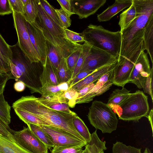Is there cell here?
Listing matches in <instances>:
<instances>
[{
  "instance_id": "obj_1",
  "label": "cell",
  "mask_w": 153,
  "mask_h": 153,
  "mask_svg": "<svg viewBox=\"0 0 153 153\" xmlns=\"http://www.w3.org/2000/svg\"><path fill=\"white\" fill-rule=\"evenodd\" d=\"M136 11L134 20L121 33L118 59L125 58L134 63L145 50L143 36L146 24L153 14V0H132Z\"/></svg>"
},
{
  "instance_id": "obj_2",
  "label": "cell",
  "mask_w": 153,
  "mask_h": 153,
  "mask_svg": "<svg viewBox=\"0 0 153 153\" xmlns=\"http://www.w3.org/2000/svg\"><path fill=\"white\" fill-rule=\"evenodd\" d=\"M12 107L33 114L48 123L50 126L65 130L86 142L74 126L73 119L76 114H70L48 108L39 102L37 97L33 95L22 97L13 103Z\"/></svg>"
},
{
  "instance_id": "obj_3",
  "label": "cell",
  "mask_w": 153,
  "mask_h": 153,
  "mask_svg": "<svg viewBox=\"0 0 153 153\" xmlns=\"http://www.w3.org/2000/svg\"><path fill=\"white\" fill-rule=\"evenodd\" d=\"M35 1L38 13L35 22L46 41L53 45L65 58L82 47V45L69 40L66 36L64 28L57 25L48 15L39 0H35Z\"/></svg>"
},
{
  "instance_id": "obj_4",
  "label": "cell",
  "mask_w": 153,
  "mask_h": 153,
  "mask_svg": "<svg viewBox=\"0 0 153 153\" xmlns=\"http://www.w3.org/2000/svg\"><path fill=\"white\" fill-rule=\"evenodd\" d=\"M81 35L85 42L119 58L121 43L120 31L113 32L106 29L101 25L91 24Z\"/></svg>"
},
{
  "instance_id": "obj_5",
  "label": "cell",
  "mask_w": 153,
  "mask_h": 153,
  "mask_svg": "<svg viewBox=\"0 0 153 153\" xmlns=\"http://www.w3.org/2000/svg\"><path fill=\"white\" fill-rule=\"evenodd\" d=\"M10 51V60L18 66L22 75L18 80L23 82L30 90L31 93L41 94L42 87L40 81V74L38 72L37 63H31L19 47L18 42L9 45Z\"/></svg>"
},
{
  "instance_id": "obj_6",
  "label": "cell",
  "mask_w": 153,
  "mask_h": 153,
  "mask_svg": "<svg viewBox=\"0 0 153 153\" xmlns=\"http://www.w3.org/2000/svg\"><path fill=\"white\" fill-rule=\"evenodd\" d=\"M114 112L119 119L138 122L142 117H146L149 112L148 96L139 90L130 93Z\"/></svg>"
},
{
  "instance_id": "obj_7",
  "label": "cell",
  "mask_w": 153,
  "mask_h": 153,
  "mask_svg": "<svg viewBox=\"0 0 153 153\" xmlns=\"http://www.w3.org/2000/svg\"><path fill=\"white\" fill-rule=\"evenodd\" d=\"M87 116L90 124L103 133H110L117 129L118 120L116 114L107 104L94 101L89 108Z\"/></svg>"
},
{
  "instance_id": "obj_8",
  "label": "cell",
  "mask_w": 153,
  "mask_h": 153,
  "mask_svg": "<svg viewBox=\"0 0 153 153\" xmlns=\"http://www.w3.org/2000/svg\"><path fill=\"white\" fill-rule=\"evenodd\" d=\"M14 25L18 37L19 45L31 63L40 62L38 54L32 44L27 32L26 21L22 15L14 11L13 12Z\"/></svg>"
},
{
  "instance_id": "obj_9",
  "label": "cell",
  "mask_w": 153,
  "mask_h": 153,
  "mask_svg": "<svg viewBox=\"0 0 153 153\" xmlns=\"http://www.w3.org/2000/svg\"><path fill=\"white\" fill-rule=\"evenodd\" d=\"M14 140L31 153H48V148L32 132L29 128L24 127L20 131L13 130Z\"/></svg>"
},
{
  "instance_id": "obj_10",
  "label": "cell",
  "mask_w": 153,
  "mask_h": 153,
  "mask_svg": "<svg viewBox=\"0 0 153 153\" xmlns=\"http://www.w3.org/2000/svg\"><path fill=\"white\" fill-rule=\"evenodd\" d=\"M118 59L108 52L91 46L79 72L94 71L104 65L116 62Z\"/></svg>"
},
{
  "instance_id": "obj_11",
  "label": "cell",
  "mask_w": 153,
  "mask_h": 153,
  "mask_svg": "<svg viewBox=\"0 0 153 153\" xmlns=\"http://www.w3.org/2000/svg\"><path fill=\"white\" fill-rule=\"evenodd\" d=\"M49 135L54 146H80L82 147L87 143L83 141L67 131L50 126H40Z\"/></svg>"
},
{
  "instance_id": "obj_12",
  "label": "cell",
  "mask_w": 153,
  "mask_h": 153,
  "mask_svg": "<svg viewBox=\"0 0 153 153\" xmlns=\"http://www.w3.org/2000/svg\"><path fill=\"white\" fill-rule=\"evenodd\" d=\"M148 53L142 51L139 56L132 71L129 82L135 84L139 88H143L151 68Z\"/></svg>"
},
{
  "instance_id": "obj_13",
  "label": "cell",
  "mask_w": 153,
  "mask_h": 153,
  "mask_svg": "<svg viewBox=\"0 0 153 153\" xmlns=\"http://www.w3.org/2000/svg\"><path fill=\"white\" fill-rule=\"evenodd\" d=\"M135 64L125 58L118 59L112 71L111 80L113 84L123 87L129 83Z\"/></svg>"
},
{
  "instance_id": "obj_14",
  "label": "cell",
  "mask_w": 153,
  "mask_h": 153,
  "mask_svg": "<svg viewBox=\"0 0 153 153\" xmlns=\"http://www.w3.org/2000/svg\"><path fill=\"white\" fill-rule=\"evenodd\" d=\"M26 25L31 42L39 57L40 62L43 66L47 56L46 40L35 22L30 24L26 21Z\"/></svg>"
},
{
  "instance_id": "obj_15",
  "label": "cell",
  "mask_w": 153,
  "mask_h": 153,
  "mask_svg": "<svg viewBox=\"0 0 153 153\" xmlns=\"http://www.w3.org/2000/svg\"><path fill=\"white\" fill-rule=\"evenodd\" d=\"M106 0H71L73 12L79 19L94 14L106 3Z\"/></svg>"
},
{
  "instance_id": "obj_16",
  "label": "cell",
  "mask_w": 153,
  "mask_h": 153,
  "mask_svg": "<svg viewBox=\"0 0 153 153\" xmlns=\"http://www.w3.org/2000/svg\"><path fill=\"white\" fill-rule=\"evenodd\" d=\"M112 70L102 76L90 91L82 97L76 100V104L89 102L95 97L101 95L108 91L113 84L111 80Z\"/></svg>"
},
{
  "instance_id": "obj_17",
  "label": "cell",
  "mask_w": 153,
  "mask_h": 153,
  "mask_svg": "<svg viewBox=\"0 0 153 153\" xmlns=\"http://www.w3.org/2000/svg\"><path fill=\"white\" fill-rule=\"evenodd\" d=\"M118 60L114 62L104 65L93 71L82 79L70 87L77 92L90 84L97 81L104 74L113 69Z\"/></svg>"
},
{
  "instance_id": "obj_18",
  "label": "cell",
  "mask_w": 153,
  "mask_h": 153,
  "mask_svg": "<svg viewBox=\"0 0 153 153\" xmlns=\"http://www.w3.org/2000/svg\"><path fill=\"white\" fill-rule=\"evenodd\" d=\"M39 79L42 87L57 85L60 84L57 69L47 56Z\"/></svg>"
},
{
  "instance_id": "obj_19",
  "label": "cell",
  "mask_w": 153,
  "mask_h": 153,
  "mask_svg": "<svg viewBox=\"0 0 153 153\" xmlns=\"http://www.w3.org/2000/svg\"><path fill=\"white\" fill-rule=\"evenodd\" d=\"M132 2V0H115L113 4L109 6L101 13L97 15L98 20L100 22L109 21L120 12L130 7Z\"/></svg>"
},
{
  "instance_id": "obj_20",
  "label": "cell",
  "mask_w": 153,
  "mask_h": 153,
  "mask_svg": "<svg viewBox=\"0 0 153 153\" xmlns=\"http://www.w3.org/2000/svg\"><path fill=\"white\" fill-rule=\"evenodd\" d=\"M0 153H31L26 150L14 139L0 134Z\"/></svg>"
},
{
  "instance_id": "obj_21",
  "label": "cell",
  "mask_w": 153,
  "mask_h": 153,
  "mask_svg": "<svg viewBox=\"0 0 153 153\" xmlns=\"http://www.w3.org/2000/svg\"><path fill=\"white\" fill-rule=\"evenodd\" d=\"M37 100L42 105L52 109L70 114H76L70 110L68 105L60 102L58 97L42 96L39 98H37Z\"/></svg>"
},
{
  "instance_id": "obj_22",
  "label": "cell",
  "mask_w": 153,
  "mask_h": 153,
  "mask_svg": "<svg viewBox=\"0 0 153 153\" xmlns=\"http://www.w3.org/2000/svg\"><path fill=\"white\" fill-rule=\"evenodd\" d=\"M143 41L145 49L149 54L153 65V14L150 16L145 26Z\"/></svg>"
},
{
  "instance_id": "obj_23",
  "label": "cell",
  "mask_w": 153,
  "mask_h": 153,
  "mask_svg": "<svg viewBox=\"0 0 153 153\" xmlns=\"http://www.w3.org/2000/svg\"><path fill=\"white\" fill-rule=\"evenodd\" d=\"M130 93V91L124 87L120 89H115L110 94L107 104L114 111Z\"/></svg>"
},
{
  "instance_id": "obj_24",
  "label": "cell",
  "mask_w": 153,
  "mask_h": 153,
  "mask_svg": "<svg viewBox=\"0 0 153 153\" xmlns=\"http://www.w3.org/2000/svg\"><path fill=\"white\" fill-rule=\"evenodd\" d=\"M10 51L9 45L0 33V64L6 73L10 72Z\"/></svg>"
},
{
  "instance_id": "obj_25",
  "label": "cell",
  "mask_w": 153,
  "mask_h": 153,
  "mask_svg": "<svg viewBox=\"0 0 153 153\" xmlns=\"http://www.w3.org/2000/svg\"><path fill=\"white\" fill-rule=\"evenodd\" d=\"M106 142L102 141L99 138L97 132V130L91 135L90 141L85 146L86 153H100L106 150Z\"/></svg>"
},
{
  "instance_id": "obj_26",
  "label": "cell",
  "mask_w": 153,
  "mask_h": 153,
  "mask_svg": "<svg viewBox=\"0 0 153 153\" xmlns=\"http://www.w3.org/2000/svg\"><path fill=\"white\" fill-rule=\"evenodd\" d=\"M135 7L133 3L131 5L120 15L118 25L120 28L121 33L134 20L136 16Z\"/></svg>"
},
{
  "instance_id": "obj_27",
  "label": "cell",
  "mask_w": 153,
  "mask_h": 153,
  "mask_svg": "<svg viewBox=\"0 0 153 153\" xmlns=\"http://www.w3.org/2000/svg\"><path fill=\"white\" fill-rule=\"evenodd\" d=\"M13 109L19 119L27 126L32 124L39 126H50L47 123L29 113L18 108Z\"/></svg>"
},
{
  "instance_id": "obj_28",
  "label": "cell",
  "mask_w": 153,
  "mask_h": 153,
  "mask_svg": "<svg viewBox=\"0 0 153 153\" xmlns=\"http://www.w3.org/2000/svg\"><path fill=\"white\" fill-rule=\"evenodd\" d=\"M68 82L61 83L57 85L41 87L40 89L42 96H58L69 88Z\"/></svg>"
},
{
  "instance_id": "obj_29",
  "label": "cell",
  "mask_w": 153,
  "mask_h": 153,
  "mask_svg": "<svg viewBox=\"0 0 153 153\" xmlns=\"http://www.w3.org/2000/svg\"><path fill=\"white\" fill-rule=\"evenodd\" d=\"M27 126L33 133L50 149L54 147L53 143L48 134L41 128L40 126L30 124Z\"/></svg>"
},
{
  "instance_id": "obj_30",
  "label": "cell",
  "mask_w": 153,
  "mask_h": 153,
  "mask_svg": "<svg viewBox=\"0 0 153 153\" xmlns=\"http://www.w3.org/2000/svg\"><path fill=\"white\" fill-rule=\"evenodd\" d=\"M37 13L35 0H28L24 6V13L22 14L26 21L30 24L34 22Z\"/></svg>"
},
{
  "instance_id": "obj_31",
  "label": "cell",
  "mask_w": 153,
  "mask_h": 153,
  "mask_svg": "<svg viewBox=\"0 0 153 153\" xmlns=\"http://www.w3.org/2000/svg\"><path fill=\"white\" fill-rule=\"evenodd\" d=\"M73 123L77 132L87 143H88L91 140V134L83 121L76 114L73 117Z\"/></svg>"
},
{
  "instance_id": "obj_32",
  "label": "cell",
  "mask_w": 153,
  "mask_h": 153,
  "mask_svg": "<svg viewBox=\"0 0 153 153\" xmlns=\"http://www.w3.org/2000/svg\"><path fill=\"white\" fill-rule=\"evenodd\" d=\"M57 71L60 83L70 81L72 73L68 66L66 58L62 57Z\"/></svg>"
},
{
  "instance_id": "obj_33",
  "label": "cell",
  "mask_w": 153,
  "mask_h": 153,
  "mask_svg": "<svg viewBox=\"0 0 153 153\" xmlns=\"http://www.w3.org/2000/svg\"><path fill=\"white\" fill-rule=\"evenodd\" d=\"M78 96V92L71 88L68 89L58 97L60 102L68 105L69 107L74 108L76 105V100Z\"/></svg>"
},
{
  "instance_id": "obj_34",
  "label": "cell",
  "mask_w": 153,
  "mask_h": 153,
  "mask_svg": "<svg viewBox=\"0 0 153 153\" xmlns=\"http://www.w3.org/2000/svg\"><path fill=\"white\" fill-rule=\"evenodd\" d=\"M46 44L47 56L52 65L57 69L63 56L53 45L47 41Z\"/></svg>"
},
{
  "instance_id": "obj_35",
  "label": "cell",
  "mask_w": 153,
  "mask_h": 153,
  "mask_svg": "<svg viewBox=\"0 0 153 153\" xmlns=\"http://www.w3.org/2000/svg\"><path fill=\"white\" fill-rule=\"evenodd\" d=\"M82 52L73 71L71 79L68 82L69 84L79 73L84 61L87 56L91 47V45L86 42H85L84 44H82Z\"/></svg>"
},
{
  "instance_id": "obj_36",
  "label": "cell",
  "mask_w": 153,
  "mask_h": 153,
  "mask_svg": "<svg viewBox=\"0 0 153 153\" xmlns=\"http://www.w3.org/2000/svg\"><path fill=\"white\" fill-rule=\"evenodd\" d=\"M10 110L11 107L5 100L3 92L1 93L0 94V117L8 125L11 122Z\"/></svg>"
},
{
  "instance_id": "obj_37",
  "label": "cell",
  "mask_w": 153,
  "mask_h": 153,
  "mask_svg": "<svg viewBox=\"0 0 153 153\" xmlns=\"http://www.w3.org/2000/svg\"><path fill=\"white\" fill-rule=\"evenodd\" d=\"M112 153H141V149L130 146H127L123 143L116 142L113 144Z\"/></svg>"
},
{
  "instance_id": "obj_38",
  "label": "cell",
  "mask_w": 153,
  "mask_h": 153,
  "mask_svg": "<svg viewBox=\"0 0 153 153\" xmlns=\"http://www.w3.org/2000/svg\"><path fill=\"white\" fill-rule=\"evenodd\" d=\"M40 4L45 12L57 25L63 27L55 9L45 0H39Z\"/></svg>"
},
{
  "instance_id": "obj_39",
  "label": "cell",
  "mask_w": 153,
  "mask_h": 153,
  "mask_svg": "<svg viewBox=\"0 0 153 153\" xmlns=\"http://www.w3.org/2000/svg\"><path fill=\"white\" fill-rule=\"evenodd\" d=\"M82 147L80 146H55L51 153H82Z\"/></svg>"
},
{
  "instance_id": "obj_40",
  "label": "cell",
  "mask_w": 153,
  "mask_h": 153,
  "mask_svg": "<svg viewBox=\"0 0 153 153\" xmlns=\"http://www.w3.org/2000/svg\"><path fill=\"white\" fill-rule=\"evenodd\" d=\"M82 50V47L72 53L66 58L67 65L72 74Z\"/></svg>"
},
{
  "instance_id": "obj_41",
  "label": "cell",
  "mask_w": 153,
  "mask_h": 153,
  "mask_svg": "<svg viewBox=\"0 0 153 153\" xmlns=\"http://www.w3.org/2000/svg\"><path fill=\"white\" fill-rule=\"evenodd\" d=\"M55 9L63 28L69 27L71 24V16L61 8Z\"/></svg>"
},
{
  "instance_id": "obj_42",
  "label": "cell",
  "mask_w": 153,
  "mask_h": 153,
  "mask_svg": "<svg viewBox=\"0 0 153 153\" xmlns=\"http://www.w3.org/2000/svg\"><path fill=\"white\" fill-rule=\"evenodd\" d=\"M67 38L72 42L78 43L79 42H85L81 33H78L67 28H64Z\"/></svg>"
},
{
  "instance_id": "obj_43",
  "label": "cell",
  "mask_w": 153,
  "mask_h": 153,
  "mask_svg": "<svg viewBox=\"0 0 153 153\" xmlns=\"http://www.w3.org/2000/svg\"><path fill=\"white\" fill-rule=\"evenodd\" d=\"M13 130L0 117V134L10 139L13 138L12 134Z\"/></svg>"
},
{
  "instance_id": "obj_44",
  "label": "cell",
  "mask_w": 153,
  "mask_h": 153,
  "mask_svg": "<svg viewBox=\"0 0 153 153\" xmlns=\"http://www.w3.org/2000/svg\"><path fill=\"white\" fill-rule=\"evenodd\" d=\"M153 68L152 67L151 68L150 75L147 78L145 86L143 88L145 92L149 94L152 98V101L153 100Z\"/></svg>"
},
{
  "instance_id": "obj_45",
  "label": "cell",
  "mask_w": 153,
  "mask_h": 153,
  "mask_svg": "<svg viewBox=\"0 0 153 153\" xmlns=\"http://www.w3.org/2000/svg\"><path fill=\"white\" fill-rule=\"evenodd\" d=\"M13 12L9 0H0V15H8L13 13Z\"/></svg>"
},
{
  "instance_id": "obj_46",
  "label": "cell",
  "mask_w": 153,
  "mask_h": 153,
  "mask_svg": "<svg viewBox=\"0 0 153 153\" xmlns=\"http://www.w3.org/2000/svg\"><path fill=\"white\" fill-rule=\"evenodd\" d=\"M10 79H15L10 72H0V94L3 92L6 83Z\"/></svg>"
},
{
  "instance_id": "obj_47",
  "label": "cell",
  "mask_w": 153,
  "mask_h": 153,
  "mask_svg": "<svg viewBox=\"0 0 153 153\" xmlns=\"http://www.w3.org/2000/svg\"><path fill=\"white\" fill-rule=\"evenodd\" d=\"M13 11L23 14L24 5L21 0H9Z\"/></svg>"
},
{
  "instance_id": "obj_48",
  "label": "cell",
  "mask_w": 153,
  "mask_h": 153,
  "mask_svg": "<svg viewBox=\"0 0 153 153\" xmlns=\"http://www.w3.org/2000/svg\"><path fill=\"white\" fill-rule=\"evenodd\" d=\"M9 63L10 72L14 77L16 81H18L22 76V74L19 68L13 63L10 60Z\"/></svg>"
},
{
  "instance_id": "obj_49",
  "label": "cell",
  "mask_w": 153,
  "mask_h": 153,
  "mask_svg": "<svg viewBox=\"0 0 153 153\" xmlns=\"http://www.w3.org/2000/svg\"><path fill=\"white\" fill-rule=\"evenodd\" d=\"M61 8L71 16L74 14L72 12L71 0H57Z\"/></svg>"
},
{
  "instance_id": "obj_50",
  "label": "cell",
  "mask_w": 153,
  "mask_h": 153,
  "mask_svg": "<svg viewBox=\"0 0 153 153\" xmlns=\"http://www.w3.org/2000/svg\"><path fill=\"white\" fill-rule=\"evenodd\" d=\"M93 71H88L79 72L69 83V87L81 81L91 74Z\"/></svg>"
},
{
  "instance_id": "obj_51",
  "label": "cell",
  "mask_w": 153,
  "mask_h": 153,
  "mask_svg": "<svg viewBox=\"0 0 153 153\" xmlns=\"http://www.w3.org/2000/svg\"><path fill=\"white\" fill-rule=\"evenodd\" d=\"M95 85V84L94 83H91L79 91L78 92V96L76 99H79L87 94L92 89Z\"/></svg>"
},
{
  "instance_id": "obj_52",
  "label": "cell",
  "mask_w": 153,
  "mask_h": 153,
  "mask_svg": "<svg viewBox=\"0 0 153 153\" xmlns=\"http://www.w3.org/2000/svg\"><path fill=\"white\" fill-rule=\"evenodd\" d=\"M26 86L22 82L18 81L14 84L13 87L14 90L17 92H21L25 89Z\"/></svg>"
},
{
  "instance_id": "obj_53",
  "label": "cell",
  "mask_w": 153,
  "mask_h": 153,
  "mask_svg": "<svg viewBox=\"0 0 153 153\" xmlns=\"http://www.w3.org/2000/svg\"><path fill=\"white\" fill-rule=\"evenodd\" d=\"M153 108H152L151 111H149V112L147 116V117L149 119V121L150 123V124L151 126L152 133L153 134Z\"/></svg>"
},
{
  "instance_id": "obj_54",
  "label": "cell",
  "mask_w": 153,
  "mask_h": 153,
  "mask_svg": "<svg viewBox=\"0 0 153 153\" xmlns=\"http://www.w3.org/2000/svg\"><path fill=\"white\" fill-rule=\"evenodd\" d=\"M143 153H152L150 150L147 148H146L144 151Z\"/></svg>"
},
{
  "instance_id": "obj_55",
  "label": "cell",
  "mask_w": 153,
  "mask_h": 153,
  "mask_svg": "<svg viewBox=\"0 0 153 153\" xmlns=\"http://www.w3.org/2000/svg\"><path fill=\"white\" fill-rule=\"evenodd\" d=\"M24 6L27 3L28 0H21Z\"/></svg>"
},
{
  "instance_id": "obj_56",
  "label": "cell",
  "mask_w": 153,
  "mask_h": 153,
  "mask_svg": "<svg viewBox=\"0 0 153 153\" xmlns=\"http://www.w3.org/2000/svg\"><path fill=\"white\" fill-rule=\"evenodd\" d=\"M0 72L6 73L1 68L0 64Z\"/></svg>"
},
{
  "instance_id": "obj_57",
  "label": "cell",
  "mask_w": 153,
  "mask_h": 153,
  "mask_svg": "<svg viewBox=\"0 0 153 153\" xmlns=\"http://www.w3.org/2000/svg\"><path fill=\"white\" fill-rule=\"evenodd\" d=\"M82 153H86V151L85 149L83 150V151Z\"/></svg>"
},
{
  "instance_id": "obj_58",
  "label": "cell",
  "mask_w": 153,
  "mask_h": 153,
  "mask_svg": "<svg viewBox=\"0 0 153 153\" xmlns=\"http://www.w3.org/2000/svg\"><path fill=\"white\" fill-rule=\"evenodd\" d=\"M100 153H104V151H101Z\"/></svg>"
}]
</instances>
